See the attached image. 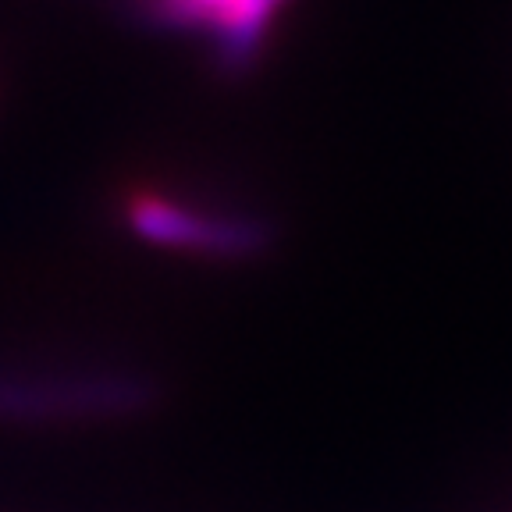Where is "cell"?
<instances>
[{
	"instance_id": "1",
	"label": "cell",
	"mask_w": 512,
	"mask_h": 512,
	"mask_svg": "<svg viewBox=\"0 0 512 512\" xmlns=\"http://www.w3.org/2000/svg\"><path fill=\"white\" fill-rule=\"evenodd\" d=\"M153 384L139 374L89 377H0V420H93L139 413L153 402Z\"/></svg>"
},
{
	"instance_id": "2",
	"label": "cell",
	"mask_w": 512,
	"mask_h": 512,
	"mask_svg": "<svg viewBox=\"0 0 512 512\" xmlns=\"http://www.w3.org/2000/svg\"><path fill=\"white\" fill-rule=\"evenodd\" d=\"M128 228L153 246L210 256H253L271 242L267 224L253 221V217L196 214V210L157 200V196H143L128 207Z\"/></svg>"
},
{
	"instance_id": "3",
	"label": "cell",
	"mask_w": 512,
	"mask_h": 512,
	"mask_svg": "<svg viewBox=\"0 0 512 512\" xmlns=\"http://www.w3.org/2000/svg\"><path fill=\"white\" fill-rule=\"evenodd\" d=\"M274 8H278V0H228V8L214 29L217 43H221V61L228 68H242L253 61Z\"/></svg>"
},
{
	"instance_id": "4",
	"label": "cell",
	"mask_w": 512,
	"mask_h": 512,
	"mask_svg": "<svg viewBox=\"0 0 512 512\" xmlns=\"http://www.w3.org/2000/svg\"><path fill=\"white\" fill-rule=\"evenodd\" d=\"M224 8H228V0H150L153 18L175 25V29H196V25L217 29Z\"/></svg>"
}]
</instances>
